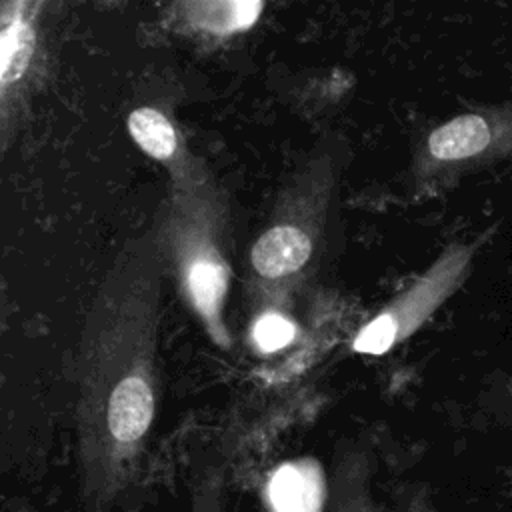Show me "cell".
Masks as SVG:
<instances>
[{
  "mask_svg": "<svg viewBox=\"0 0 512 512\" xmlns=\"http://www.w3.org/2000/svg\"><path fill=\"white\" fill-rule=\"evenodd\" d=\"M156 228L168 272H174L182 298L208 338L228 350L232 336L224 306L232 268L226 250V206L204 166L182 182H170Z\"/></svg>",
  "mask_w": 512,
  "mask_h": 512,
  "instance_id": "2",
  "label": "cell"
},
{
  "mask_svg": "<svg viewBox=\"0 0 512 512\" xmlns=\"http://www.w3.org/2000/svg\"><path fill=\"white\" fill-rule=\"evenodd\" d=\"M328 512H382L372 492V462L366 452L346 448L336 456Z\"/></svg>",
  "mask_w": 512,
  "mask_h": 512,
  "instance_id": "7",
  "label": "cell"
},
{
  "mask_svg": "<svg viewBox=\"0 0 512 512\" xmlns=\"http://www.w3.org/2000/svg\"><path fill=\"white\" fill-rule=\"evenodd\" d=\"M190 512H226L224 482L216 474H206L200 478L190 496Z\"/></svg>",
  "mask_w": 512,
  "mask_h": 512,
  "instance_id": "12",
  "label": "cell"
},
{
  "mask_svg": "<svg viewBox=\"0 0 512 512\" xmlns=\"http://www.w3.org/2000/svg\"><path fill=\"white\" fill-rule=\"evenodd\" d=\"M474 256L472 244L448 246L428 270L394 296L354 336L356 354L382 356L412 336L466 280Z\"/></svg>",
  "mask_w": 512,
  "mask_h": 512,
  "instance_id": "4",
  "label": "cell"
},
{
  "mask_svg": "<svg viewBox=\"0 0 512 512\" xmlns=\"http://www.w3.org/2000/svg\"><path fill=\"white\" fill-rule=\"evenodd\" d=\"M506 390H508V394L512 396V378L506 382Z\"/></svg>",
  "mask_w": 512,
  "mask_h": 512,
  "instance_id": "14",
  "label": "cell"
},
{
  "mask_svg": "<svg viewBox=\"0 0 512 512\" xmlns=\"http://www.w3.org/2000/svg\"><path fill=\"white\" fill-rule=\"evenodd\" d=\"M126 124L136 146L168 170L170 182H182L202 168L186 150L180 132L162 110L154 106L134 108Z\"/></svg>",
  "mask_w": 512,
  "mask_h": 512,
  "instance_id": "6",
  "label": "cell"
},
{
  "mask_svg": "<svg viewBox=\"0 0 512 512\" xmlns=\"http://www.w3.org/2000/svg\"><path fill=\"white\" fill-rule=\"evenodd\" d=\"M322 474L312 460L282 464L270 478L268 496L274 512H318L324 494Z\"/></svg>",
  "mask_w": 512,
  "mask_h": 512,
  "instance_id": "8",
  "label": "cell"
},
{
  "mask_svg": "<svg viewBox=\"0 0 512 512\" xmlns=\"http://www.w3.org/2000/svg\"><path fill=\"white\" fill-rule=\"evenodd\" d=\"M408 512H434V510L430 508V504H426V502H420V500H414V502L410 504Z\"/></svg>",
  "mask_w": 512,
  "mask_h": 512,
  "instance_id": "13",
  "label": "cell"
},
{
  "mask_svg": "<svg viewBox=\"0 0 512 512\" xmlns=\"http://www.w3.org/2000/svg\"><path fill=\"white\" fill-rule=\"evenodd\" d=\"M296 336V324L276 308H264L252 322V344L264 352H278L286 348Z\"/></svg>",
  "mask_w": 512,
  "mask_h": 512,
  "instance_id": "11",
  "label": "cell"
},
{
  "mask_svg": "<svg viewBox=\"0 0 512 512\" xmlns=\"http://www.w3.org/2000/svg\"><path fill=\"white\" fill-rule=\"evenodd\" d=\"M512 156V100L470 110L434 128L424 144L428 170L480 168Z\"/></svg>",
  "mask_w": 512,
  "mask_h": 512,
  "instance_id": "5",
  "label": "cell"
},
{
  "mask_svg": "<svg viewBox=\"0 0 512 512\" xmlns=\"http://www.w3.org/2000/svg\"><path fill=\"white\" fill-rule=\"evenodd\" d=\"M332 186V162H310L282 194L270 226L254 240L248 262L252 290L262 302L284 298L318 258Z\"/></svg>",
  "mask_w": 512,
  "mask_h": 512,
  "instance_id": "3",
  "label": "cell"
},
{
  "mask_svg": "<svg viewBox=\"0 0 512 512\" xmlns=\"http://www.w3.org/2000/svg\"><path fill=\"white\" fill-rule=\"evenodd\" d=\"M182 18L194 30L210 36H230L248 30L262 14L260 0H194L180 6Z\"/></svg>",
  "mask_w": 512,
  "mask_h": 512,
  "instance_id": "9",
  "label": "cell"
},
{
  "mask_svg": "<svg viewBox=\"0 0 512 512\" xmlns=\"http://www.w3.org/2000/svg\"><path fill=\"white\" fill-rule=\"evenodd\" d=\"M166 272L154 224L124 242L88 310L76 364L82 512H112L136 474L154 424Z\"/></svg>",
  "mask_w": 512,
  "mask_h": 512,
  "instance_id": "1",
  "label": "cell"
},
{
  "mask_svg": "<svg viewBox=\"0 0 512 512\" xmlns=\"http://www.w3.org/2000/svg\"><path fill=\"white\" fill-rule=\"evenodd\" d=\"M38 4L6 2L2 10V90L14 84L26 70L34 52L32 16Z\"/></svg>",
  "mask_w": 512,
  "mask_h": 512,
  "instance_id": "10",
  "label": "cell"
}]
</instances>
